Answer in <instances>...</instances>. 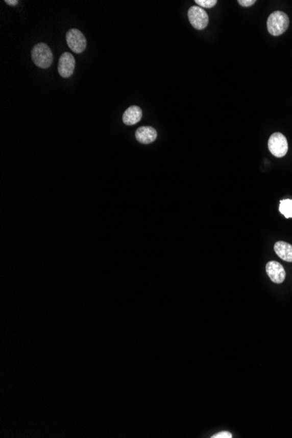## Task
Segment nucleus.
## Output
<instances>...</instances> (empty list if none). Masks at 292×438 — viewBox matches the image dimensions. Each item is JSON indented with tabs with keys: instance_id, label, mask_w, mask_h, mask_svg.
<instances>
[{
	"instance_id": "9d476101",
	"label": "nucleus",
	"mask_w": 292,
	"mask_h": 438,
	"mask_svg": "<svg viewBox=\"0 0 292 438\" xmlns=\"http://www.w3.org/2000/svg\"><path fill=\"white\" fill-rule=\"evenodd\" d=\"M276 254L285 262L292 263V245L285 242H277L274 246Z\"/></svg>"
},
{
	"instance_id": "f8f14e48",
	"label": "nucleus",
	"mask_w": 292,
	"mask_h": 438,
	"mask_svg": "<svg viewBox=\"0 0 292 438\" xmlns=\"http://www.w3.org/2000/svg\"><path fill=\"white\" fill-rule=\"evenodd\" d=\"M195 3L204 8H212L217 4L216 0H195Z\"/></svg>"
},
{
	"instance_id": "f03ea898",
	"label": "nucleus",
	"mask_w": 292,
	"mask_h": 438,
	"mask_svg": "<svg viewBox=\"0 0 292 438\" xmlns=\"http://www.w3.org/2000/svg\"><path fill=\"white\" fill-rule=\"evenodd\" d=\"M32 59L37 67L47 68L52 65L54 55L48 45L45 43H39L32 50Z\"/></svg>"
},
{
	"instance_id": "f257e3e1",
	"label": "nucleus",
	"mask_w": 292,
	"mask_h": 438,
	"mask_svg": "<svg viewBox=\"0 0 292 438\" xmlns=\"http://www.w3.org/2000/svg\"><path fill=\"white\" fill-rule=\"evenodd\" d=\"M289 17L282 11L272 12L267 20L269 33L273 36H279L284 34L289 28Z\"/></svg>"
},
{
	"instance_id": "ddd939ff",
	"label": "nucleus",
	"mask_w": 292,
	"mask_h": 438,
	"mask_svg": "<svg viewBox=\"0 0 292 438\" xmlns=\"http://www.w3.org/2000/svg\"><path fill=\"white\" fill-rule=\"evenodd\" d=\"M212 438H231L232 435L231 433L228 432V431H222V432L217 433L215 435H213V436H211Z\"/></svg>"
},
{
	"instance_id": "1a4fd4ad",
	"label": "nucleus",
	"mask_w": 292,
	"mask_h": 438,
	"mask_svg": "<svg viewBox=\"0 0 292 438\" xmlns=\"http://www.w3.org/2000/svg\"><path fill=\"white\" fill-rule=\"evenodd\" d=\"M143 116L142 109L138 106H131L123 115V122L126 125H134L140 121Z\"/></svg>"
},
{
	"instance_id": "39448f33",
	"label": "nucleus",
	"mask_w": 292,
	"mask_h": 438,
	"mask_svg": "<svg viewBox=\"0 0 292 438\" xmlns=\"http://www.w3.org/2000/svg\"><path fill=\"white\" fill-rule=\"evenodd\" d=\"M66 39L69 49L76 54H81L84 51L87 45V40L83 34L78 29H71L66 35Z\"/></svg>"
},
{
	"instance_id": "7ed1b4c3",
	"label": "nucleus",
	"mask_w": 292,
	"mask_h": 438,
	"mask_svg": "<svg viewBox=\"0 0 292 438\" xmlns=\"http://www.w3.org/2000/svg\"><path fill=\"white\" fill-rule=\"evenodd\" d=\"M269 150L275 157H283L288 152V141L280 132L272 134L269 139Z\"/></svg>"
},
{
	"instance_id": "6e6552de",
	"label": "nucleus",
	"mask_w": 292,
	"mask_h": 438,
	"mask_svg": "<svg viewBox=\"0 0 292 438\" xmlns=\"http://www.w3.org/2000/svg\"><path fill=\"white\" fill-rule=\"evenodd\" d=\"M135 136L138 142L147 145L155 141L158 136V133L154 128L143 126L137 129Z\"/></svg>"
},
{
	"instance_id": "9b49d317",
	"label": "nucleus",
	"mask_w": 292,
	"mask_h": 438,
	"mask_svg": "<svg viewBox=\"0 0 292 438\" xmlns=\"http://www.w3.org/2000/svg\"><path fill=\"white\" fill-rule=\"evenodd\" d=\"M279 211L287 219L292 218V200L285 199V200H281Z\"/></svg>"
},
{
	"instance_id": "423d86ee",
	"label": "nucleus",
	"mask_w": 292,
	"mask_h": 438,
	"mask_svg": "<svg viewBox=\"0 0 292 438\" xmlns=\"http://www.w3.org/2000/svg\"><path fill=\"white\" fill-rule=\"evenodd\" d=\"M76 67V60L70 53H64L59 60L58 72L63 78H68L73 75Z\"/></svg>"
},
{
	"instance_id": "2eb2a0df",
	"label": "nucleus",
	"mask_w": 292,
	"mask_h": 438,
	"mask_svg": "<svg viewBox=\"0 0 292 438\" xmlns=\"http://www.w3.org/2000/svg\"><path fill=\"white\" fill-rule=\"evenodd\" d=\"M6 3L10 6H16L18 3V0H6Z\"/></svg>"
},
{
	"instance_id": "4468645a",
	"label": "nucleus",
	"mask_w": 292,
	"mask_h": 438,
	"mask_svg": "<svg viewBox=\"0 0 292 438\" xmlns=\"http://www.w3.org/2000/svg\"><path fill=\"white\" fill-rule=\"evenodd\" d=\"M256 0H238V3L244 7H250L256 3Z\"/></svg>"
},
{
	"instance_id": "0eeeda50",
	"label": "nucleus",
	"mask_w": 292,
	"mask_h": 438,
	"mask_svg": "<svg viewBox=\"0 0 292 438\" xmlns=\"http://www.w3.org/2000/svg\"><path fill=\"white\" fill-rule=\"evenodd\" d=\"M266 272L271 281L275 284H282L286 278V273L283 269V265L278 262L271 261L266 265Z\"/></svg>"
},
{
	"instance_id": "20e7f679",
	"label": "nucleus",
	"mask_w": 292,
	"mask_h": 438,
	"mask_svg": "<svg viewBox=\"0 0 292 438\" xmlns=\"http://www.w3.org/2000/svg\"><path fill=\"white\" fill-rule=\"evenodd\" d=\"M189 21L197 30H203L207 28L209 18L205 10L200 6H193L188 10Z\"/></svg>"
}]
</instances>
